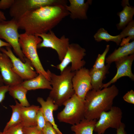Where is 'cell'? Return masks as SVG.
<instances>
[{
  "instance_id": "f546056e",
  "label": "cell",
  "mask_w": 134,
  "mask_h": 134,
  "mask_svg": "<svg viewBox=\"0 0 134 134\" xmlns=\"http://www.w3.org/2000/svg\"><path fill=\"white\" fill-rule=\"evenodd\" d=\"M22 131L23 134H43L42 131L39 130L37 126L23 127Z\"/></svg>"
},
{
  "instance_id": "277c9868",
  "label": "cell",
  "mask_w": 134,
  "mask_h": 134,
  "mask_svg": "<svg viewBox=\"0 0 134 134\" xmlns=\"http://www.w3.org/2000/svg\"><path fill=\"white\" fill-rule=\"evenodd\" d=\"M42 41L40 37L35 35L25 33L19 34V43L25 57L30 61L38 74H42L50 81L49 76L42 65L37 51V45Z\"/></svg>"
},
{
  "instance_id": "d590c367",
  "label": "cell",
  "mask_w": 134,
  "mask_h": 134,
  "mask_svg": "<svg viewBox=\"0 0 134 134\" xmlns=\"http://www.w3.org/2000/svg\"><path fill=\"white\" fill-rule=\"evenodd\" d=\"M3 47H11L9 44L6 42L3 41L0 38V48Z\"/></svg>"
},
{
  "instance_id": "4fadbf2b",
  "label": "cell",
  "mask_w": 134,
  "mask_h": 134,
  "mask_svg": "<svg viewBox=\"0 0 134 134\" xmlns=\"http://www.w3.org/2000/svg\"><path fill=\"white\" fill-rule=\"evenodd\" d=\"M13 64L10 58L0 51V71L5 85L9 86L21 84L23 80L12 70Z\"/></svg>"
},
{
  "instance_id": "e575fe53",
  "label": "cell",
  "mask_w": 134,
  "mask_h": 134,
  "mask_svg": "<svg viewBox=\"0 0 134 134\" xmlns=\"http://www.w3.org/2000/svg\"><path fill=\"white\" fill-rule=\"evenodd\" d=\"M125 127V124L122 122L119 127L117 129L116 134H127Z\"/></svg>"
},
{
  "instance_id": "2e32d148",
  "label": "cell",
  "mask_w": 134,
  "mask_h": 134,
  "mask_svg": "<svg viewBox=\"0 0 134 134\" xmlns=\"http://www.w3.org/2000/svg\"><path fill=\"white\" fill-rule=\"evenodd\" d=\"M37 100L41 105V107L47 122L52 125L58 134H63L56 124L53 116V112L57 110L59 106L54 103L52 99L49 96L46 101L41 97H38Z\"/></svg>"
},
{
  "instance_id": "d6a6232c",
  "label": "cell",
  "mask_w": 134,
  "mask_h": 134,
  "mask_svg": "<svg viewBox=\"0 0 134 134\" xmlns=\"http://www.w3.org/2000/svg\"><path fill=\"white\" fill-rule=\"evenodd\" d=\"M15 0H1L0 1V9L5 10L10 8Z\"/></svg>"
},
{
  "instance_id": "8fae6325",
  "label": "cell",
  "mask_w": 134,
  "mask_h": 134,
  "mask_svg": "<svg viewBox=\"0 0 134 134\" xmlns=\"http://www.w3.org/2000/svg\"><path fill=\"white\" fill-rule=\"evenodd\" d=\"M11 47L1 48L0 51L6 55L11 60L13 64L12 71L23 80H29L36 77L38 74L34 70L30 61L25 57V62H23L14 55Z\"/></svg>"
},
{
  "instance_id": "7a4b0ae2",
  "label": "cell",
  "mask_w": 134,
  "mask_h": 134,
  "mask_svg": "<svg viewBox=\"0 0 134 134\" xmlns=\"http://www.w3.org/2000/svg\"><path fill=\"white\" fill-rule=\"evenodd\" d=\"M119 91L114 85L98 91L92 89L86 94L84 99V118L98 120L103 112L109 111Z\"/></svg>"
},
{
  "instance_id": "1f68e13d",
  "label": "cell",
  "mask_w": 134,
  "mask_h": 134,
  "mask_svg": "<svg viewBox=\"0 0 134 134\" xmlns=\"http://www.w3.org/2000/svg\"><path fill=\"white\" fill-rule=\"evenodd\" d=\"M124 100L127 102L134 104V91L131 90L128 91L123 96Z\"/></svg>"
},
{
  "instance_id": "5b68a950",
  "label": "cell",
  "mask_w": 134,
  "mask_h": 134,
  "mask_svg": "<svg viewBox=\"0 0 134 134\" xmlns=\"http://www.w3.org/2000/svg\"><path fill=\"white\" fill-rule=\"evenodd\" d=\"M84 100L74 94L64 103V108L58 114L59 121L72 125L84 119Z\"/></svg>"
},
{
  "instance_id": "44dd1931",
  "label": "cell",
  "mask_w": 134,
  "mask_h": 134,
  "mask_svg": "<svg viewBox=\"0 0 134 134\" xmlns=\"http://www.w3.org/2000/svg\"><path fill=\"white\" fill-rule=\"evenodd\" d=\"M21 84L28 90L39 89L51 90L52 88L50 82L41 74H38L36 77L31 79L23 81Z\"/></svg>"
},
{
  "instance_id": "e0dca14e",
  "label": "cell",
  "mask_w": 134,
  "mask_h": 134,
  "mask_svg": "<svg viewBox=\"0 0 134 134\" xmlns=\"http://www.w3.org/2000/svg\"><path fill=\"white\" fill-rule=\"evenodd\" d=\"M121 5L123 7L122 10L117 13L120 18L119 22L116 25L119 30H122L133 20L134 15V7L130 5L128 0H123Z\"/></svg>"
},
{
  "instance_id": "4dcf8cb0",
  "label": "cell",
  "mask_w": 134,
  "mask_h": 134,
  "mask_svg": "<svg viewBox=\"0 0 134 134\" xmlns=\"http://www.w3.org/2000/svg\"><path fill=\"white\" fill-rule=\"evenodd\" d=\"M42 131L43 134H58L52 125L48 122Z\"/></svg>"
},
{
  "instance_id": "d6986e66",
  "label": "cell",
  "mask_w": 134,
  "mask_h": 134,
  "mask_svg": "<svg viewBox=\"0 0 134 134\" xmlns=\"http://www.w3.org/2000/svg\"><path fill=\"white\" fill-rule=\"evenodd\" d=\"M134 54V41L128 42L116 49L105 59L106 63L110 65L125 57Z\"/></svg>"
},
{
  "instance_id": "5bb4252c",
  "label": "cell",
  "mask_w": 134,
  "mask_h": 134,
  "mask_svg": "<svg viewBox=\"0 0 134 134\" xmlns=\"http://www.w3.org/2000/svg\"><path fill=\"white\" fill-rule=\"evenodd\" d=\"M134 60V54L125 57L115 62L117 71L113 77L109 82L103 84L102 88L108 87L116 82L120 78L127 76L134 80V75L132 70V67Z\"/></svg>"
},
{
  "instance_id": "9c48e42d",
  "label": "cell",
  "mask_w": 134,
  "mask_h": 134,
  "mask_svg": "<svg viewBox=\"0 0 134 134\" xmlns=\"http://www.w3.org/2000/svg\"><path fill=\"white\" fill-rule=\"evenodd\" d=\"M35 35L42 39L41 42L37 45V49L49 48L54 50L57 53L59 60L61 62L62 61L70 44L69 38L64 35L59 38L52 30L48 33Z\"/></svg>"
},
{
  "instance_id": "6da1fadb",
  "label": "cell",
  "mask_w": 134,
  "mask_h": 134,
  "mask_svg": "<svg viewBox=\"0 0 134 134\" xmlns=\"http://www.w3.org/2000/svg\"><path fill=\"white\" fill-rule=\"evenodd\" d=\"M65 5L44 6L26 13L16 20L18 29L30 35L47 33L69 15Z\"/></svg>"
},
{
  "instance_id": "836d02e7",
  "label": "cell",
  "mask_w": 134,
  "mask_h": 134,
  "mask_svg": "<svg viewBox=\"0 0 134 134\" xmlns=\"http://www.w3.org/2000/svg\"><path fill=\"white\" fill-rule=\"evenodd\" d=\"M9 87L6 85L0 86V103L4 99L6 93L8 92Z\"/></svg>"
},
{
  "instance_id": "8992f818",
  "label": "cell",
  "mask_w": 134,
  "mask_h": 134,
  "mask_svg": "<svg viewBox=\"0 0 134 134\" xmlns=\"http://www.w3.org/2000/svg\"><path fill=\"white\" fill-rule=\"evenodd\" d=\"M16 20L0 22V38L5 40L12 47L14 53L23 62H25V57L23 54L19 43V34Z\"/></svg>"
},
{
  "instance_id": "7c38bea8",
  "label": "cell",
  "mask_w": 134,
  "mask_h": 134,
  "mask_svg": "<svg viewBox=\"0 0 134 134\" xmlns=\"http://www.w3.org/2000/svg\"><path fill=\"white\" fill-rule=\"evenodd\" d=\"M72 83L75 94L84 100L87 92L92 89L89 70L83 67L75 71Z\"/></svg>"
},
{
  "instance_id": "d4e9b609",
  "label": "cell",
  "mask_w": 134,
  "mask_h": 134,
  "mask_svg": "<svg viewBox=\"0 0 134 134\" xmlns=\"http://www.w3.org/2000/svg\"><path fill=\"white\" fill-rule=\"evenodd\" d=\"M15 105H10L12 110L11 118L7 123L3 132H4L11 127L21 122L20 109L22 106L20 103L15 100Z\"/></svg>"
},
{
  "instance_id": "484cf974",
  "label": "cell",
  "mask_w": 134,
  "mask_h": 134,
  "mask_svg": "<svg viewBox=\"0 0 134 134\" xmlns=\"http://www.w3.org/2000/svg\"><path fill=\"white\" fill-rule=\"evenodd\" d=\"M109 49L110 45H107L103 53L101 54H98L92 68L95 69H99L103 68L105 67L106 57Z\"/></svg>"
},
{
  "instance_id": "74e56055",
  "label": "cell",
  "mask_w": 134,
  "mask_h": 134,
  "mask_svg": "<svg viewBox=\"0 0 134 134\" xmlns=\"http://www.w3.org/2000/svg\"><path fill=\"white\" fill-rule=\"evenodd\" d=\"M4 82L1 74H0V86L4 85Z\"/></svg>"
},
{
  "instance_id": "ba28073f",
  "label": "cell",
  "mask_w": 134,
  "mask_h": 134,
  "mask_svg": "<svg viewBox=\"0 0 134 134\" xmlns=\"http://www.w3.org/2000/svg\"><path fill=\"white\" fill-rule=\"evenodd\" d=\"M63 2V0H15L9 13L17 20L28 12L42 7L62 5Z\"/></svg>"
},
{
  "instance_id": "9a60e30c",
  "label": "cell",
  "mask_w": 134,
  "mask_h": 134,
  "mask_svg": "<svg viewBox=\"0 0 134 134\" xmlns=\"http://www.w3.org/2000/svg\"><path fill=\"white\" fill-rule=\"evenodd\" d=\"M69 4L65 5L69 12L70 18L73 20H86L87 19V12L92 2V0H69Z\"/></svg>"
},
{
  "instance_id": "cb8c5ba5",
  "label": "cell",
  "mask_w": 134,
  "mask_h": 134,
  "mask_svg": "<svg viewBox=\"0 0 134 134\" xmlns=\"http://www.w3.org/2000/svg\"><path fill=\"white\" fill-rule=\"evenodd\" d=\"M95 40L97 42L102 40L106 42L112 41L118 45H120L122 39L120 34L113 36L110 34L104 28L99 29L94 36Z\"/></svg>"
},
{
  "instance_id": "7402d4cb",
  "label": "cell",
  "mask_w": 134,
  "mask_h": 134,
  "mask_svg": "<svg viewBox=\"0 0 134 134\" xmlns=\"http://www.w3.org/2000/svg\"><path fill=\"white\" fill-rule=\"evenodd\" d=\"M97 120H89L84 118L78 123L72 125L71 130L73 134H93V132Z\"/></svg>"
},
{
  "instance_id": "3957f363",
  "label": "cell",
  "mask_w": 134,
  "mask_h": 134,
  "mask_svg": "<svg viewBox=\"0 0 134 134\" xmlns=\"http://www.w3.org/2000/svg\"><path fill=\"white\" fill-rule=\"evenodd\" d=\"M50 78V82L52 89L49 97L59 107L64 103L74 94L72 79L75 71H72L70 66H67L58 75L51 72L47 71Z\"/></svg>"
},
{
  "instance_id": "ac0fdd59",
  "label": "cell",
  "mask_w": 134,
  "mask_h": 134,
  "mask_svg": "<svg viewBox=\"0 0 134 134\" xmlns=\"http://www.w3.org/2000/svg\"><path fill=\"white\" fill-rule=\"evenodd\" d=\"M40 106L32 105L28 107L21 106V122L24 127L36 126V118Z\"/></svg>"
},
{
  "instance_id": "83f0119b",
  "label": "cell",
  "mask_w": 134,
  "mask_h": 134,
  "mask_svg": "<svg viewBox=\"0 0 134 134\" xmlns=\"http://www.w3.org/2000/svg\"><path fill=\"white\" fill-rule=\"evenodd\" d=\"M37 127L40 130L42 131L46 126L47 121L44 115L41 107L38 111L36 116Z\"/></svg>"
},
{
  "instance_id": "f35d334b",
  "label": "cell",
  "mask_w": 134,
  "mask_h": 134,
  "mask_svg": "<svg viewBox=\"0 0 134 134\" xmlns=\"http://www.w3.org/2000/svg\"><path fill=\"white\" fill-rule=\"evenodd\" d=\"M0 134H4L2 132H1L0 131Z\"/></svg>"
},
{
  "instance_id": "4316f807",
  "label": "cell",
  "mask_w": 134,
  "mask_h": 134,
  "mask_svg": "<svg viewBox=\"0 0 134 134\" xmlns=\"http://www.w3.org/2000/svg\"><path fill=\"white\" fill-rule=\"evenodd\" d=\"M122 39L126 37H129V39L133 41L134 39V20H133L130 22L122 30L119 34Z\"/></svg>"
},
{
  "instance_id": "ffe728a7",
  "label": "cell",
  "mask_w": 134,
  "mask_h": 134,
  "mask_svg": "<svg viewBox=\"0 0 134 134\" xmlns=\"http://www.w3.org/2000/svg\"><path fill=\"white\" fill-rule=\"evenodd\" d=\"M110 67V65L107 64L103 68L95 69L92 68L89 70L92 89L98 91L102 89L103 84L102 81L105 78L106 74L109 73Z\"/></svg>"
},
{
  "instance_id": "f1b7e54d",
  "label": "cell",
  "mask_w": 134,
  "mask_h": 134,
  "mask_svg": "<svg viewBox=\"0 0 134 134\" xmlns=\"http://www.w3.org/2000/svg\"><path fill=\"white\" fill-rule=\"evenodd\" d=\"M24 126L21 122L9 128L4 132V134H23L22 128Z\"/></svg>"
},
{
  "instance_id": "8d00e7d4",
  "label": "cell",
  "mask_w": 134,
  "mask_h": 134,
  "mask_svg": "<svg viewBox=\"0 0 134 134\" xmlns=\"http://www.w3.org/2000/svg\"><path fill=\"white\" fill-rule=\"evenodd\" d=\"M6 18L3 12L0 10V22L6 21Z\"/></svg>"
},
{
  "instance_id": "30bf717a",
  "label": "cell",
  "mask_w": 134,
  "mask_h": 134,
  "mask_svg": "<svg viewBox=\"0 0 134 134\" xmlns=\"http://www.w3.org/2000/svg\"><path fill=\"white\" fill-rule=\"evenodd\" d=\"M122 112L121 109L113 106L109 111L102 112L95 125L94 131L97 134H104L109 128L117 129L122 122Z\"/></svg>"
},
{
  "instance_id": "603a6c76",
  "label": "cell",
  "mask_w": 134,
  "mask_h": 134,
  "mask_svg": "<svg viewBox=\"0 0 134 134\" xmlns=\"http://www.w3.org/2000/svg\"><path fill=\"white\" fill-rule=\"evenodd\" d=\"M28 91L21 84L9 86L8 92L10 95L15 99L19 100L22 106L28 107L30 105L26 96Z\"/></svg>"
},
{
  "instance_id": "52a82bcc",
  "label": "cell",
  "mask_w": 134,
  "mask_h": 134,
  "mask_svg": "<svg viewBox=\"0 0 134 134\" xmlns=\"http://www.w3.org/2000/svg\"><path fill=\"white\" fill-rule=\"evenodd\" d=\"M86 54L85 49L79 44L75 43L70 44L63 60L55 67L61 72L70 63L72 71H76L85 65L86 62L83 59Z\"/></svg>"
}]
</instances>
